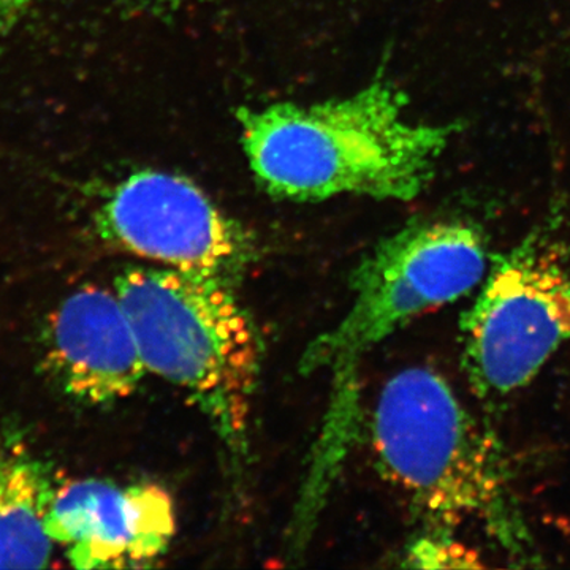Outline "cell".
I'll use <instances>...</instances> for the list:
<instances>
[{"label":"cell","instance_id":"cell-8","mask_svg":"<svg viewBox=\"0 0 570 570\" xmlns=\"http://www.w3.org/2000/svg\"><path fill=\"white\" fill-rule=\"evenodd\" d=\"M41 352L52 384L89 406L126 400L148 374L121 299L102 285H82L59 303Z\"/></svg>","mask_w":570,"mask_h":570},{"label":"cell","instance_id":"cell-9","mask_svg":"<svg viewBox=\"0 0 570 570\" xmlns=\"http://www.w3.org/2000/svg\"><path fill=\"white\" fill-rule=\"evenodd\" d=\"M58 483L21 430L0 423V569H45L55 554L47 531Z\"/></svg>","mask_w":570,"mask_h":570},{"label":"cell","instance_id":"cell-10","mask_svg":"<svg viewBox=\"0 0 570 570\" xmlns=\"http://www.w3.org/2000/svg\"><path fill=\"white\" fill-rule=\"evenodd\" d=\"M407 568L480 569L482 561L474 550L444 534L425 535L407 550Z\"/></svg>","mask_w":570,"mask_h":570},{"label":"cell","instance_id":"cell-6","mask_svg":"<svg viewBox=\"0 0 570 570\" xmlns=\"http://www.w3.org/2000/svg\"><path fill=\"white\" fill-rule=\"evenodd\" d=\"M111 245L164 268L238 281L257 261L253 234L183 176L138 171L116 184L96 216Z\"/></svg>","mask_w":570,"mask_h":570},{"label":"cell","instance_id":"cell-3","mask_svg":"<svg viewBox=\"0 0 570 570\" xmlns=\"http://www.w3.org/2000/svg\"><path fill=\"white\" fill-rule=\"evenodd\" d=\"M371 442L382 478L422 519L441 528L475 520L510 550L521 546L524 532L497 439L436 371L414 366L389 379Z\"/></svg>","mask_w":570,"mask_h":570},{"label":"cell","instance_id":"cell-5","mask_svg":"<svg viewBox=\"0 0 570 570\" xmlns=\"http://www.w3.org/2000/svg\"><path fill=\"white\" fill-rule=\"evenodd\" d=\"M485 279L461 322L463 363L479 396L501 400L530 384L570 340V266L528 243Z\"/></svg>","mask_w":570,"mask_h":570},{"label":"cell","instance_id":"cell-11","mask_svg":"<svg viewBox=\"0 0 570 570\" xmlns=\"http://www.w3.org/2000/svg\"><path fill=\"white\" fill-rule=\"evenodd\" d=\"M32 0H0V29L10 26Z\"/></svg>","mask_w":570,"mask_h":570},{"label":"cell","instance_id":"cell-1","mask_svg":"<svg viewBox=\"0 0 570 570\" xmlns=\"http://www.w3.org/2000/svg\"><path fill=\"white\" fill-rule=\"evenodd\" d=\"M407 105L392 82L376 78L341 99L242 108L236 116L250 170L273 197L407 202L426 189L460 129L417 121Z\"/></svg>","mask_w":570,"mask_h":570},{"label":"cell","instance_id":"cell-7","mask_svg":"<svg viewBox=\"0 0 570 570\" xmlns=\"http://www.w3.org/2000/svg\"><path fill=\"white\" fill-rule=\"evenodd\" d=\"M47 531L77 569L151 566L176 532L174 501L157 485L78 479L56 489Z\"/></svg>","mask_w":570,"mask_h":570},{"label":"cell","instance_id":"cell-4","mask_svg":"<svg viewBox=\"0 0 570 570\" xmlns=\"http://www.w3.org/2000/svg\"><path fill=\"white\" fill-rule=\"evenodd\" d=\"M489 272L485 242L463 220H428L390 235L355 266L351 307L307 344L302 374L332 376L317 450L344 459L355 426L356 382L367 352L423 314L468 295Z\"/></svg>","mask_w":570,"mask_h":570},{"label":"cell","instance_id":"cell-2","mask_svg":"<svg viewBox=\"0 0 570 570\" xmlns=\"http://www.w3.org/2000/svg\"><path fill=\"white\" fill-rule=\"evenodd\" d=\"M112 288L132 324L148 374L183 390L232 463H245L264 347L235 284L140 266L119 273Z\"/></svg>","mask_w":570,"mask_h":570}]
</instances>
